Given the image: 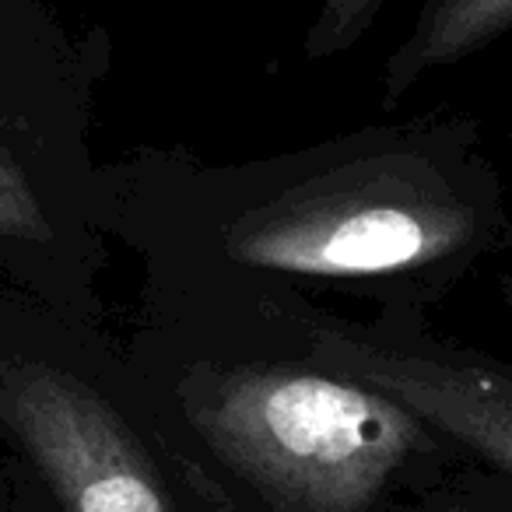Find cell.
<instances>
[{"mask_svg":"<svg viewBox=\"0 0 512 512\" xmlns=\"http://www.w3.org/2000/svg\"><path fill=\"white\" fill-rule=\"evenodd\" d=\"M95 218L148 260L165 313L344 295L428 320L512 242L502 176L467 113L362 127L267 162L99 169Z\"/></svg>","mask_w":512,"mask_h":512,"instance_id":"6da1fadb","label":"cell"},{"mask_svg":"<svg viewBox=\"0 0 512 512\" xmlns=\"http://www.w3.org/2000/svg\"><path fill=\"white\" fill-rule=\"evenodd\" d=\"M172 400L207 453L281 512H369L439 439L404 404L306 351L190 358Z\"/></svg>","mask_w":512,"mask_h":512,"instance_id":"7a4b0ae2","label":"cell"},{"mask_svg":"<svg viewBox=\"0 0 512 512\" xmlns=\"http://www.w3.org/2000/svg\"><path fill=\"white\" fill-rule=\"evenodd\" d=\"M502 295L512 306V274H505ZM232 320L288 334L309 358L393 397L442 439L512 477V362L439 341L425 320L411 316L362 323L316 306H274L232 313Z\"/></svg>","mask_w":512,"mask_h":512,"instance_id":"3957f363","label":"cell"},{"mask_svg":"<svg viewBox=\"0 0 512 512\" xmlns=\"http://www.w3.org/2000/svg\"><path fill=\"white\" fill-rule=\"evenodd\" d=\"M0 425L64 512H172L155 460L116 400L29 337L0 355Z\"/></svg>","mask_w":512,"mask_h":512,"instance_id":"277c9868","label":"cell"},{"mask_svg":"<svg viewBox=\"0 0 512 512\" xmlns=\"http://www.w3.org/2000/svg\"><path fill=\"white\" fill-rule=\"evenodd\" d=\"M0 267L15 292L74 323L99 320L102 232L95 214L64 193L0 130Z\"/></svg>","mask_w":512,"mask_h":512,"instance_id":"5b68a950","label":"cell"},{"mask_svg":"<svg viewBox=\"0 0 512 512\" xmlns=\"http://www.w3.org/2000/svg\"><path fill=\"white\" fill-rule=\"evenodd\" d=\"M512 32V0H425L379 74V109L390 113L432 74L477 57Z\"/></svg>","mask_w":512,"mask_h":512,"instance_id":"8992f818","label":"cell"},{"mask_svg":"<svg viewBox=\"0 0 512 512\" xmlns=\"http://www.w3.org/2000/svg\"><path fill=\"white\" fill-rule=\"evenodd\" d=\"M393 0H320L313 22L306 32V57L309 60H334L348 53L372 25L379 22Z\"/></svg>","mask_w":512,"mask_h":512,"instance_id":"52a82bcc","label":"cell"},{"mask_svg":"<svg viewBox=\"0 0 512 512\" xmlns=\"http://www.w3.org/2000/svg\"><path fill=\"white\" fill-rule=\"evenodd\" d=\"M179 470H183V481H186V488L193 491V498L204 505V512H242L239 505H235V498L225 491V484L214 481L197 460L179 456Z\"/></svg>","mask_w":512,"mask_h":512,"instance_id":"ba28073f","label":"cell"}]
</instances>
